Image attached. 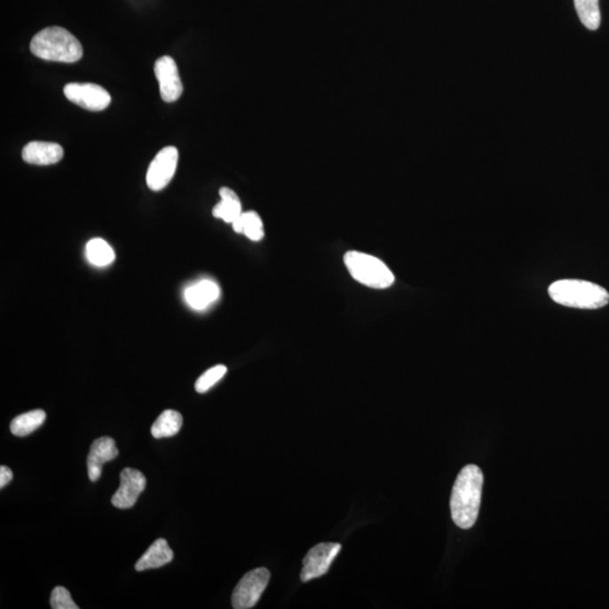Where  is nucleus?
Listing matches in <instances>:
<instances>
[{
  "instance_id": "nucleus-1",
  "label": "nucleus",
  "mask_w": 609,
  "mask_h": 609,
  "mask_svg": "<svg viewBox=\"0 0 609 609\" xmlns=\"http://www.w3.org/2000/svg\"><path fill=\"white\" fill-rule=\"evenodd\" d=\"M483 482L482 471L477 465H467L458 474L450 498V511L457 527L470 529L477 523Z\"/></svg>"
},
{
  "instance_id": "nucleus-2",
  "label": "nucleus",
  "mask_w": 609,
  "mask_h": 609,
  "mask_svg": "<svg viewBox=\"0 0 609 609\" xmlns=\"http://www.w3.org/2000/svg\"><path fill=\"white\" fill-rule=\"evenodd\" d=\"M31 51L48 61L76 62L83 57V47L76 36L66 28L52 27L37 32L31 41Z\"/></svg>"
},
{
  "instance_id": "nucleus-3",
  "label": "nucleus",
  "mask_w": 609,
  "mask_h": 609,
  "mask_svg": "<svg viewBox=\"0 0 609 609\" xmlns=\"http://www.w3.org/2000/svg\"><path fill=\"white\" fill-rule=\"evenodd\" d=\"M549 294L557 304L578 310H598L609 303V293L605 288L574 279L552 283Z\"/></svg>"
},
{
  "instance_id": "nucleus-4",
  "label": "nucleus",
  "mask_w": 609,
  "mask_h": 609,
  "mask_svg": "<svg viewBox=\"0 0 609 609\" xmlns=\"http://www.w3.org/2000/svg\"><path fill=\"white\" fill-rule=\"evenodd\" d=\"M354 281L373 289H387L395 282V275L378 257L370 254L349 251L344 257Z\"/></svg>"
},
{
  "instance_id": "nucleus-5",
  "label": "nucleus",
  "mask_w": 609,
  "mask_h": 609,
  "mask_svg": "<svg viewBox=\"0 0 609 609\" xmlns=\"http://www.w3.org/2000/svg\"><path fill=\"white\" fill-rule=\"evenodd\" d=\"M270 573L265 567H257L246 573L233 592L232 605L235 609L256 606L270 581Z\"/></svg>"
},
{
  "instance_id": "nucleus-6",
  "label": "nucleus",
  "mask_w": 609,
  "mask_h": 609,
  "mask_svg": "<svg viewBox=\"0 0 609 609\" xmlns=\"http://www.w3.org/2000/svg\"><path fill=\"white\" fill-rule=\"evenodd\" d=\"M178 150L173 146L162 148L150 162L146 182L150 190L161 191L169 186L177 172Z\"/></svg>"
},
{
  "instance_id": "nucleus-7",
  "label": "nucleus",
  "mask_w": 609,
  "mask_h": 609,
  "mask_svg": "<svg viewBox=\"0 0 609 609\" xmlns=\"http://www.w3.org/2000/svg\"><path fill=\"white\" fill-rule=\"evenodd\" d=\"M64 94L70 102L91 112L106 110L110 106L111 95L102 86L91 84H78L70 83L64 89Z\"/></svg>"
},
{
  "instance_id": "nucleus-8",
  "label": "nucleus",
  "mask_w": 609,
  "mask_h": 609,
  "mask_svg": "<svg viewBox=\"0 0 609 609\" xmlns=\"http://www.w3.org/2000/svg\"><path fill=\"white\" fill-rule=\"evenodd\" d=\"M341 548L339 543H322L311 549L303 560L302 581L308 582L327 574Z\"/></svg>"
},
{
  "instance_id": "nucleus-9",
  "label": "nucleus",
  "mask_w": 609,
  "mask_h": 609,
  "mask_svg": "<svg viewBox=\"0 0 609 609\" xmlns=\"http://www.w3.org/2000/svg\"><path fill=\"white\" fill-rule=\"evenodd\" d=\"M162 101L173 103L178 101L183 93V84L179 78L177 62L173 58L164 56L157 59L154 66Z\"/></svg>"
},
{
  "instance_id": "nucleus-10",
  "label": "nucleus",
  "mask_w": 609,
  "mask_h": 609,
  "mask_svg": "<svg viewBox=\"0 0 609 609\" xmlns=\"http://www.w3.org/2000/svg\"><path fill=\"white\" fill-rule=\"evenodd\" d=\"M146 483L147 481L140 471L127 467L120 474V486L112 496V504L119 509L132 508L139 495L143 494Z\"/></svg>"
},
{
  "instance_id": "nucleus-11",
  "label": "nucleus",
  "mask_w": 609,
  "mask_h": 609,
  "mask_svg": "<svg viewBox=\"0 0 609 609\" xmlns=\"http://www.w3.org/2000/svg\"><path fill=\"white\" fill-rule=\"evenodd\" d=\"M119 449L116 448L115 439L110 437H101L93 441L87 457V469L91 482H96L102 475L103 465L118 457Z\"/></svg>"
},
{
  "instance_id": "nucleus-12",
  "label": "nucleus",
  "mask_w": 609,
  "mask_h": 609,
  "mask_svg": "<svg viewBox=\"0 0 609 609\" xmlns=\"http://www.w3.org/2000/svg\"><path fill=\"white\" fill-rule=\"evenodd\" d=\"M23 161L32 165H53L64 157V149L59 144L47 141H32L23 148Z\"/></svg>"
},
{
  "instance_id": "nucleus-13",
  "label": "nucleus",
  "mask_w": 609,
  "mask_h": 609,
  "mask_svg": "<svg viewBox=\"0 0 609 609\" xmlns=\"http://www.w3.org/2000/svg\"><path fill=\"white\" fill-rule=\"evenodd\" d=\"M174 558L173 550H170L168 541L158 538L150 548L146 550L143 557L136 563L137 571L158 569V567L169 565Z\"/></svg>"
},
{
  "instance_id": "nucleus-14",
  "label": "nucleus",
  "mask_w": 609,
  "mask_h": 609,
  "mask_svg": "<svg viewBox=\"0 0 609 609\" xmlns=\"http://www.w3.org/2000/svg\"><path fill=\"white\" fill-rule=\"evenodd\" d=\"M186 300L194 310L202 311L219 298L220 289L216 282L203 281L197 285L187 288Z\"/></svg>"
},
{
  "instance_id": "nucleus-15",
  "label": "nucleus",
  "mask_w": 609,
  "mask_h": 609,
  "mask_svg": "<svg viewBox=\"0 0 609 609\" xmlns=\"http://www.w3.org/2000/svg\"><path fill=\"white\" fill-rule=\"evenodd\" d=\"M220 202L212 210L215 218L224 220L225 223L233 224L243 214L239 195L229 187H221L219 190Z\"/></svg>"
},
{
  "instance_id": "nucleus-16",
  "label": "nucleus",
  "mask_w": 609,
  "mask_h": 609,
  "mask_svg": "<svg viewBox=\"0 0 609 609\" xmlns=\"http://www.w3.org/2000/svg\"><path fill=\"white\" fill-rule=\"evenodd\" d=\"M232 225L233 231L253 241H260L265 237L263 221L256 211L243 212Z\"/></svg>"
},
{
  "instance_id": "nucleus-17",
  "label": "nucleus",
  "mask_w": 609,
  "mask_h": 609,
  "mask_svg": "<svg viewBox=\"0 0 609 609\" xmlns=\"http://www.w3.org/2000/svg\"><path fill=\"white\" fill-rule=\"evenodd\" d=\"M183 418L181 413L174 410H166L158 416L152 427V435L156 439L173 437L181 431Z\"/></svg>"
},
{
  "instance_id": "nucleus-18",
  "label": "nucleus",
  "mask_w": 609,
  "mask_h": 609,
  "mask_svg": "<svg viewBox=\"0 0 609 609\" xmlns=\"http://www.w3.org/2000/svg\"><path fill=\"white\" fill-rule=\"evenodd\" d=\"M47 415L44 410H35L16 416L11 423L12 435L24 437L35 432L44 423Z\"/></svg>"
},
{
  "instance_id": "nucleus-19",
  "label": "nucleus",
  "mask_w": 609,
  "mask_h": 609,
  "mask_svg": "<svg viewBox=\"0 0 609 609\" xmlns=\"http://www.w3.org/2000/svg\"><path fill=\"white\" fill-rule=\"evenodd\" d=\"M574 6L580 20L588 30H598L602 22L599 0H574Z\"/></svg>"
},
{
  "instance_id": "nucleus-20",
  "label": "nucleus",
  "mask_w": 609,
  "mask_h": 609,
  "mask_svg": "<svg viewBox=\"0 0 609 609\" xmlns=\"http://www.w3.org/2000/svg\"><path fill=\"white\" fill-rule=\"evenodd\" d=\"M86 256L91 265L96 266L110 265L115 260L114 249L102 239L91 240L87 243Z\"/></svg>"
},
{
  "instance_id": "nucleus-21",
  "label": "nucleus",
  "mask_w": 609,
  "mask_h": 609,
  "mask_svg": "<svg viewBox=\"0 0 609 609\" xmlns=\"http://www.w3.org/2000/svg\"><path fill=\"white\" fill-rule=\"evenodd\" d=\"M227 373V367L224 365H217L208 369L206 373L199 377L195 383V391L200 394L207 393L212 389L217 383L220 382Z\"/></svg>"
},
{
  "instance_id": "nucleus-22",
  "label": "nucleus",
  "mask_w": 609,
  "mask_h": 609,
  "mask_svg": "<svg viewBox=\"0 0 609 609\" xmlns=\"http://www.w3.org/2000/svg\"><path fill=\"white\" fill-rule=\"evenodd\" d=\"M53 609H78L76 603L72 599L70 592L65 587L54 588L51 599H50Z\"/></svg>"
},
{
  "instance_id": "nucleus-23",
  "label": "nucleus",
  "mask_w": 609,
  "mask_h": 609,
  "mask_svg": "<svg viewBox=\"0 0 609 609\" xmlns=\"http://www.w3.org/2000/svg\"><path fill=\"white\" fill-rule=\"evenodd\" d=\"M12 479V472L7 466L0 467V487H5Z\"/></svg>"
}]
</instances>
